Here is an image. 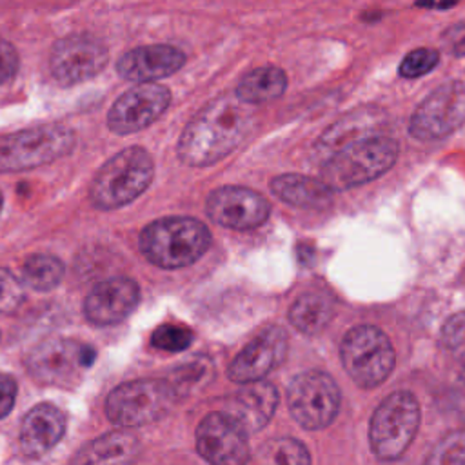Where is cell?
<instances>
[{"instance_id": "cell-1", "label": "cell", "mask_w": 465, "mask_h": 465, "mask_svg": "<svg viewBox=\"0 0 465 465\" xmlns=\"http://www.w3.org/2000/svg\"><path fill=\"white\" fill-rule=\"evenodd\" d=\"M252 127V113L236 96L223 94L205 104L185 125L178 156L193 167L211 165L240 145Z\"/></svg>"}, {"instance_id": "cell-2", "label": "cell", "mask_w": 465, "mask_h": 465, "mask_svg": "<svg viewBox=\"0 0 465 465\" xmlns=\"http://www.w3.org/2000/svg\"><path fill=\"white\" fill-rule=\"evenodd\" d=\"M211 245L207 225L189 216H169L149 223L140 234L143 256L162 269L194 263Z\"/></svg>"}, {"instance_id": "cell-3", "label": "cell", "mask_w": 465, "mask_h": 465, "mask_svg": "<svg viewBox=\"0 0 465 465\" xmlns=\"http://www.w3.org/2000/svg\"><path fill=\"white\" fill-rule=\"evenodd\" d=\"M398 158V142L391 136H367L331 154L322 165L320 180L331 191H345L363 185L385 171Z\"/></svg>"}, {"instance_id": "cell-4", "label": "cell", "mask_w": 465, "mask_h": 465, "mask_svg": "<svg viewBox=\"0 0 465 465\" xmlns=\"http://www.w3.org/2000/svg\"><path fill=\"white\" fill-rule=\"evenodd\" d=\"M154 162L147 149L127 147L111 156L94 174L89 198L94 207L109 211L131 203L153 182Z\"/></svg>"}, {"instance_id": "cell-5", "label": "cell", "mask_w": 465, "mask_h": 465, "mask_svg": "<svg viewBox=\"0 0 465 465\" xmlns=\"http://www.w3.org/2000/svg\"><path fill=\"white\" fill-rule=\"evenodd\" d=\"M420 403L409 391H396L374 409L369 423V445L381 461H394L411 447L420 427Z\"/></svg>"}, {"instance_id": "cell-6", "label": "cell", "mask_w": 465, "mask_h": 465, "mask_svg": "<svg viewBox=\"0 0 465 465\" xmlns=\"http://www.w3.org/2000/svg\"><path fill=\"white\" fill-rule=\"evenodd\" d=\"M74 147V133L60 124H44L0 136V173L25 171L54 162Z\"/></svg>"}, {"instance_id": "cell-7", "label": "cell", "mask_w": 465, "mask_h": 465, "mask_svg": "<svg viewBox=\"0 0 465 465\" xmlns=\"http://www.w3.org/2000/svg\"><path fill=\"white\" fill-rule=\"evenodd\" d=\"M176 398L178 394L169 380H133L109 392L105 414L120 427H140L163 418Z\"/></svg>"}, {"instance_id": "cell-8", "label": "cell", "mask_w": 465, "mask_h": 465, "mask_svg": "<svg viewBox=\"0 0 465 465\" xmlns=\"http://www.w3.org/2000/svg\"><path fill=\"white\" fill-rule=\"evenodd\" d=\"M341 363L361 389L381 385L394 369L396 354L387 334L374 325H356L341 340Z\"/></svg>"}, {"instance_id": "cell-9", "label": "cell", "mask_w": 465, "mask_h": 465, "mask_svg": "<svg viewBox=\"0 0 465 465\" xmlns=\"http://www.w3.org/2000/svg\"><path fill=\"white\" fill-rule=\"evenodd\" d=\"M340 389L323 371H305L292 378L287 389L289 412L307 430L329 427L340 411Z\"/></svg>"}, {"instance_id": "cell-10", "label": "cell", "mask_w": 465, "mask_h": 465, "mask_svg": "<svg viewBox=\"0 0 465 465\" xmlns=\"http://www.w3.org/2000/svg\"><path fill=\"white\" fill-rule=\"evenodd\" d=\"M465 124V84L452 80L434 89L412 113L409 131L416 140L449 136Z\"/></svg>"}, {"instance_id": "cell-11", "label": "cell", "mask_w": 465, "mask_h": 465, "mask_svg": "<svg viewBox=\"0 0 465 465\" xmlns=\"http://www.w3.org/2000/svg\"><path fill=\"white\" fill-rule=\"evenodd\" d=\"M94 356L91 347L74 340L47 338L27 354V369L42 383L65 387L78 380L82 369L89 367Z\"/></svg>"}, {"instance_id": "cell-12", "label": "cell", "mask_w": 465, "mask_h": 465, "mask_svg": "<svg viewBox=\"0 0 465 465\" xmlns=\"http://www.w3.org/2000/svg\"><path fill=\"white\" fill-rule=\"evenodd\" d=\"M109 51L102 40L91 35H71L58 40L49 56L53 78L62 85H73L96 76L107 64Z\"/></svg>"}, {"instance_id": "cell-13", "label": "cell", "mask_w": 465, "mask_h": 465, "mask_svg": "<svg viewBox=\"0 0 465 465\" xmlns=\"http://www.w3.org/2000/svg\"><path fill=\"white\" fill-rule=\"evenodd\" d=\"M196 450L209 465H245L251 458L247 432L225 412H211L200 421Z\"/></svg>"}, {"instance_id": "cell-14", "label": "cell", "mask_w": 465, "mask_h": 465, "mask_svg": "<svg viewBox=\"0 0 465 465\" xmlns=\"http://www.w3.org/2000/svg\"><path fill=\"white\" fill-rule=\"evenodd\" d=\"M171 93L158 84H140L124 93L107 113V127L116 134H131L149 127L169 107Z\"/></svg>"}, {"instance_id": "cell-15", "label": "cell", "mask_w": 465, "mask_h": 465, "mask_svg": "<svg viewBox=\"0 0 465 465\" xmlns=\"http://www.w3.org/2000/svg\"><path fill=\"white\" fill-rule=\"evenodd\" d=\"M205 211L207 216L222 227L247 231L260 227L267 220L271 207L269 202L256 191L238 185H225L209 194Z\"/></svg>"}, {"instance_id": "cell-16", "label": "cell", "mask_w": 465, "mask_h": 465, "mask_svg": "<svg viewBox=\"0 0 465 465\" xmlns=\"http://www.w3.org/2000/svg\"><path fill=\"white\" fill-rule=\"evenodd\" d=\"M287 347V332L278 325L267 327L236 354L229 365V378L243 385L260 381L285 360Z\"/></svg>"}, {"instance_id": "cell-17", "label": "cell", "mask_w": 465, "mask_h": 465, "mask_svg": "<svg viewBox=\"0 0 465 465\" xmlns=\"http://www.w3.org/2000/svg\"><path fill=\"white\" fill-rule=\"evenodd\" d=\"M140 302L134 280L116 276L96 283L84 302V312L94 325H114L125 320Z\"/></svg>"}, {"instance_id": "cell-18", "label": "cell", "mask_w": 465, "mask_h": 465, "mask_svg": "<svg viewBox=\"0 0 465 465\" xmlns=\"http://www.w3.org/2000/svg\"><path fill=\"white\" fill-rule=\"evenodd\" d=\"M185 64V54L167 44L142 45L127 51L116 62V71L124 80L149 84L176 73Z\"/></svg>"}, {"instance_id": "cell-19", "label": "cell", "mask_w": 465, "mask_h": 465, "mask_svg": "<svg viewBox=\"0 0 465 465\" xmlns=\"http://www.w3.org/2000/svg\"><path fill=\"white\" fill-rule=\"evenodd\" d=\"M278 407V391L269 381H252L242 385L227 401L229 414L247 434L263 429Z\"/></svg>"}, {"instance_id": "cell-20", "label": "cell", "mask_w": 465, "mask_h": 465, "mask_svg": "<svg viewBox=\"0 0 465 465\" xmlns=\"http://www.w3.org/2000/svg\"><path fill=\"white\" fill-rule=\"evenodd\" d=\"M65 432V414L51 405L38 403L24 418L20 427V447L27 458H42Z\"/></svg>"}, {"instance_id": "cell-21", "label": "cell", "mask_w": 465, "mask_h": 465, "mask_svg": "<svg viewBox=\"0 0 465 465\" xmlns=\"http://www.w3.org/2000/svg\"><path fill=\"white\" fill-rule=\"evenodd\" d=\"M138 452L140 441L133 432L111 430L78 449L71 465H133Z\"/></svg>"}, {"instance_id": "cell-22", "label": "cell", "mask_w": 465, "mask_h": 465, "mask_svg": "<svg viewBox=\"0 0 465 465\" xmlns=\"http://www.w3.org/2000/svg\"><path fill=\"white\" fill-rule=\"evenodd\" d=\"M271 191L280 200L302 209H325L332 202V191L320 178L303 174H280L272 178Z\"/></svg>"}, {"instance_id": "cell-23", "label": "cell", "mask_w": 465, "mask_h": 465, "mask_svg": "<svg viewBox=\"0 0 465 465\" xmlns=\"http://www.w3.org/2000/svg\"><path fill=\"white\" fill-rule=\"evenodd\" d=\"M378 113H380L378 109L363 107L343 116L340 122H336L325 131V134L318 142V149L323 153H329L331 156L345 145H351L358 140L372 136L371 129L383 118Z\"/></svg>"}, {"instance_id": "cell-24", "label": "cell", "mask_w": 465, "mask_h": 465, "mask_svg": "<svg viewBox=\"0 0 465 465\" xmlns=\"http://www.w3.org/2000/svg\"><path fill=\"white\" fill-rule=\"evenodd\" d=\"M334 312L332 300L323 292H303L296 298V302L289 309V320L303 334H318L322 332Z\"/></svg>"}, {"instance_id": "cell-25", "label": "cell", "mask_w": 465, "mask_h": 465, "mask_svg": "<svg viewBox=\"0 0 465 465\" xmlns=\"http://www.w3.org/2000/svg\"><path fill=\"white\" fill-rule=\"evenodd\" d=\"M287 76L280 67L265 65L247 73L236 89V98L243 104H263L283 94Z\"/></svg>"}, {"instance_id": "cell-26", "label": "cell", "mask_w": 465, "mask_h": 465, "mask_svg": "<svg viewBox=\"0 0 465 465\" xmlns=\"http://www.w3.org/2000/svg\"><path fill=\"white\" fill-rule=\"evenodd\" d=\"M254 465H311V454L296 438H271L256 450Z\"/></svg>"}, {"instance_id": "cell-27", "label": "cell", "mask_w": 465, "mask_h": 465, "mask_svg": "<svg viewBox=\"0 0 465 465\" xmlns=\"http://www.w3.org/2000/svg\"><path fill=\"white\" fill-rule=\"evenodd\" d=\"M20 276L27 287L44 292L54 289L62 282L64 265L56 256L33 254L24 262Z\"/></svg>"}, {"instance_id": "cell-28", "label": "cell", "mask_w": 465, "mask_h": 465, "mask_svg": "<svg viewBox=\"0 0 465 465\" xmlns=\"http://www.w3.org/2000/svg\"><path fill=\"white\" fill-rule=\"evenodd\" d=\"M423 465H465V427L443 434L430 449Z\"/></svg>"}, {"instance_id": "cell-29", "label": "cell", "mask_w": 465, "mask_h": 465, "mask_svg": "<svg viewBox=\"0 0 465 465\" xmlns=\"http://www.w3.org/2000/svg\"><path fill=\"white\" fill-rule=\"evenodd\" d=\"M194 340V332L182 323H162L151 334V345L160 351L178 352L187 349Z\"/></svg>"}, {"instance_id": "cell-30", "label": "cell", "mask_w": 465, "mask_h": 465, "mask_svg": "<svg viewBox=\"0 0 465 465\" xmlns=\"http://www.w3.org/2000/svg\"><path fill=\"white\" fill-rule=\"evenodd\" d=\"M438 64V51L432 47H418L405 54L400 64V74L405 78H416L427 74Z\"/></svg>"}, {"instance_id": "cell-31", "label": "cell", "mask_w": 465, "mask_h": 465, "mask_svg": "<svg viewBox=\"0 0 465 465\" xmlns=\"http://www.w3.org/2000/svg\"><path fill=\"white\" fill-rule=\"evenodd\" d=\"M441 343L449 352L456 356H465V311L452 314L443 323Z\"/></svg>"}, {"instance_id": "cell-32", "label": "cell", "mask_w": 465, "mask_h": 465, "mask_svg": "<svg viewBox=\"0 0 465 465\" xmlns=\"http://www.w3.org/2000/svg\"><path fill=\"white\" fill-rule=\"evenodd\" d=\"M24 300L20 282L5 269L0 267V312L15 311Z\"/></svg>"}, {"instance_id": "cell-33", "label": "cell", "mask_w": 465, "mask_h": 465, "mask_svg": "<svg viewBox=\"0 0 465 465\" xmlns=\"http://www.w3.org/2000/svg\"><path fill=\"white\" fill-rule=\"evenodd\" d=\"M18 71V53L15 45L0 38V85L7 84Z\"/></svg>"}, {"instance_id": "cell-34", "label": "cell", "mask_w": 465, "mask_h": 465, "mask_svg": "<svg viewBox=\"0 0 465 465\" xmlns=\"http://www.w3.org/2000/svg\"><path fill=\"white\" fill-rule=\"evenodd\" d=\"M443 45L452 54H465V20L450 25L443 33Z\"/></svg>"}, {"instance_id": "cell-35", "label": "cell", "mask_w": 465, "mask_h": 465, "mask_svg": "<svg viewBox=\"0 0 465 465\" xmlns=\"http://www.w3.org/2000/svg\"><path fill=\"white\" fill-rule=\"evenodd\" d=\"M16 398V381L9 374L0 372V420L7 416L15 405Z\"/></svg>"}, {"instance_id": "cell-36", "label": "cell", "mask_w": 465, "mask_h": 465, "mask_svg": "<svg viewBox=\"0 0 465 465\" xmlns=\"http://www.w3.org/2000/svg\"><path fill=\"white\" fill-rule=\"evenodd\" d=\"M458 389H460V394H461V398L465 401V363H463V367L460 371V376H458Z\"/></svg>"}, {"instance_id": "cell-37", "label": "cell", "mask_w": 465, "mask_h": 465, "mask_svg": "<svg viewBox=\"0 0 465 465\" xmlns=\"http://www.w3.org/2000/svg\"><path fill=\"white\" fill-rule=\"evenodd\" d=\"M2 205H4V196H2V191H0V211H2Z\"/></svg>"}]
</instances>
